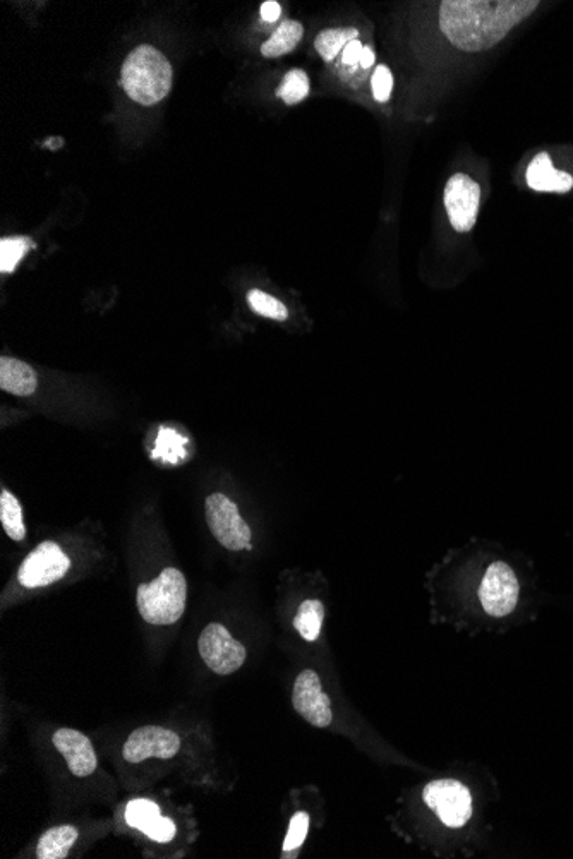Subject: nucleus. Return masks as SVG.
I'll return each instance as SVG.
<instances>
[{
	"label": "nucleus",
	"instance_id": "nucleus-9",
	"mask_svg": "<svg viewBox=\"0 0 573 859\" xmlns=\"http://www.w3.org/2000/svg\"><path fill=\"white\" fill-rule=\"evenodd\" d=\"M292 705L304 721L318 729H325L333 721L332 702L323 691L321 679L313 669L297 674L292 688Z\"/></svg>",
	"mask_w": 573,
	"mask_h": 859
},
{
	"label": "nucleus",
	"instance_id": "nucleus-29",
	"mask_svg": "<svg viewBox=\"0 0 573 859\" xmlns=\"http://www.w3.org/2000/svg\"><path fill=\"white\" fill-rule=\"evenodd\" d=\"M374 64V50L371 47H364L362 49L361 61H359V66L362 69H369V67Z\"/></svg>",
	"mask_w": 573,
	"mask_h": 859
},
{
	"label": "nucleus",
	"instance_id": "nucleus-23",
	"mask_svg": "<svg viewBox=\"0 0 573 859\" xmlns=\"http://www.w3.org/2000/svg\"><path fill=\"white\" fill-rule=\"evenodd\" d=\"M248 302L254 313L260 314L263 318L273 319V321H285L289 318V309L284 302L278 301L273 295L261 290H251L248 294Z\"/></svg>",
	"mask_w": 573,
	"mask_h": 859
},
{
	"label": "nucleus",
	"instance_id": "nucleus-27",
	"mask_svg": "<svg viewBox=\"0 0 573 859\" xmlns=\"http://www.w3.org/2000/svg\"><path fill=\"white\" fill-rule=\"evenodd\" d=\"M362 49H364V45L359 40L350 42L345 47L344 52H342V62H344L345 66H357L359 61H361Z\"/></svg>",
	"mask_w": 573,
	"mask_h": 859
},
{
	"label": "nucleus",
	"instance_id": "nucleus-7",
	"mask_svg": "<svg viewBox=\"0 0 573 859\" xmlns=\"http://www.w3.org/2000/svg\"><path fill=\"white\" fill-rule=\"evenodd\" d=\"M519 595V578L507 563L495 561L486 568L479 587L484 613L491 618H505L519 604Z\"/></svg>",
	"mask_w": 573,
	"mask_h": 859
},
{
	"label": "nucleus",
	"instance_id": "nucleus-12",
	"mask_svg": "<svg viewBox=\"0 0 573 859\" xmlns=\"http://www.w3.org/2000/svg\"><path fill=\"white\" fill-rule=\"evenodd\" d=\"M55 750L66 760L67 767L76 777H88L97 770L98 758L91 739L78 729L62 727L52 736Z\"/></svg>",
	"mask_w": 573,
	"mask_h": 859
},
{
	"label": "nucleus",
	"instance_id": "nucleus-11",
	"mask_svg": "<svg viewBox=\"0 0 573 859\" xmlns=\"http://www.w3.org/2000/svg\"><path fill=\"white\" fill-rule=\"evenodd\" d=\"M481 187L469 175L455 174L445 187V208L453 229L465 234L476 225Z\"/></svg>",
	"mask_w": 573,
	"mask_h": 859
},
{
	"label": "nucleus",
	"instance_id": "nucleus-25",
	"mask_svg": "<svg viewBox=\"0 0 573 859\" xmlns=\"http://www.w3.org/2000/svg\"><path fill=\"white\" fill-rule=\"evenodd\" d=\"M373 97L376 102L385 103L392 97L393 90V74L387 66H378L374 71L373 79Z\"/></svg>",
	"mask_w": 573,
	"mask_h": 859
},
{
	"label": "nucleus",
	"instance_id": "nucleus-8",
	"mask_svg": "<svg viewBox=\"0 0 573 859\" xmlns=\"http://www.w3.org/2000/svg\"><path fill=\"white\" fill-rule=\"evenodd\" d=\"M71 568V559L67 558L59 544L47 541L23 561L18 571V580L26 589H40L66 577Z\"/></svg>",
	"mask_w": 573,
	"mask_h": 859
},
{
	"label": "nucleus",
	"instance_id": "nucleus-26",
	"mask_svg": "<svg viewBox=\"0 0 573 859\" xmlns=\"http://www.w3.org/2000/svg\"><path fill=\"white\" fill-rule=\"evenodd\" d=\"M143 834L157 842H169L175 837V823L167 817L155 818L153 822L143 830Z\"/></svg>",
	"mask_w": 573,
	"mask_h": 859
},
{
	"label": "nucleus",
	"instance_id": "nucleus-22",
	"mask_svg": "<svg viewBox=\"0 0 573 859\" xmlns=\"http://www.w3.org/2000/svg\"><path fill=\"white\" fill-rule=\"evenodd\" d=\"M309 834V815L306 811H297L289 823V832L285 835L282 858H296L306 842Z\"/></svg>",
	"mask_w": 573,
	"mask_h": 859
},
{
	"label": "nucleus",
	"instance_id": "nucleus-21",
	"mask_svg": "<svg viewBox=\"0 0 573 859\" xmlns=\"http://www.w3.org/2000/svg\"><path fill=\"white\" fill-rule=\"evenodd\" d=\"M277 95L287 105H297V103L302 102L309 95L308 74L301 69L289 71L282 79V85L278 88Z\"/></svg>",
	"mask_w": 573,
	"mask_h": 859
},
{
	"label": "nucleus",
	"instance_id": "nucleus-4",
	"mask_svg": "<svg viewBox=\"0 0 573 859\" xmlns=\"http://www.w3.org/2000/svg\"><path fill=\"white\" fill-rule=\"evenodd\" d=\"M424 805L435 813L441 825L462 829L474 813L471 789L457 779H436L424 786Z\"/></svg>",
	"mask_w": 573,
	"mask_h": 859
},
{
	"label": "nucleus",
	"instance_id": "nucleus-13",
	"mask_svg": "<svg viewBox=\"0 0 573 859\" xmlns=\"http://www.w3.org/2000/svg\"><path fill=\"white\" fill-rule=\"evenodd\" d=\"M527 184L539 193H568L573 187V177L556 170L548 153H541L529 165Z\"/></svg>",
	"mask_w": 573,
	"mask_h": 859
},
{
	"label": "nucleus",
	"instance_id": "nucleus-19",
	"mask_svg": "<svg viewBox=\"0 0 573 859\" xmlns=\"http://www.w3.org/2000/svg\"><path fill=\"white\" fill-rule=\"evenodd\" d=\"M357 35L359 31L356 28H333V30L321 31L318 38L314 40V49L326 62H330L340 54V50H344L350 42L357 40Z\"/></svg>",
	"mask_w": 573,
	"mask_h": 859
},
{
	"label": "nucleus",
	"instance_id": "nucleus-14",
	"mask_svg": "<svg viewBox=\"0 0 573 859\" xmlns=\"http://www.w3.org/2000/svg\"><path fill=\"white\" fill-rule=\"evenodd\" d=\"M38 386L35 369L14 357L0 359V390L16 397H30Z\"/></svg>",
	"mask_w": 573,
	"mask_h": 859
},
{
	"label": "nucleus",
	"instance_id": "nucleus-17",
	"mask_svg": "<svg viewBox=\"0 0 573 859\" xmlns=\"http://www.w3.org/2000/svg\"><path fill=\"white\" fill-rule=\"evenodd\" d=\"M323 621H325V604L318 599H308L297 609L294 626L306 642H316L323 630Z\"/></svg>",
	"mask_w": 573,
	"mask_h": 859
},
{
	"label": "nucleus",
	"instance_id": "nucleus-24",
	"mask_svg": "<svg viewBox=\"0 0 573 859\" xmlns=\"http://www.w3.org/2000/svg\"><path fill=\"white\" fill-rule=\"evenodd\" d=\"M124 817L131 827L143 832L155 818L160 817V808H158L157 803H153L150 799H133L126 806Z\"/></svg>",
	"mask_w": 573,
	"mask_h": 859
},
{
	"label": "nucleus",
	"instance_id": "nucleus-18",
	"mask_svg": "<svg viewBox=\"0 0 573 859\" xmlns=\"http://www.w3.org/2000/svg\"><path fill=\"white\" fill-rule=\"evenodd\" d=\"M0 522L6 530L7 537L13 541H25L26 525L23 520V508L19 505L18 498L7 489L0 493Z\"/></svg>",
	"mask_w": 573,
	"mask_h": 859
},
{
	"label": "nucleus",
	"instance_id": "nucleus-6",
	"mask_svg": "<svg viewBox=\"0 0 573 859\" xmlns=\"http://www.w3.org/2000/svg\"><path fill=\"white\" fill-rule=\"evenodd\" d=\"M198 650L206 666L218 676L236 673L244 666L248 657L246 647L232 637L230 631L220 623H210L201 631Z\"/></svg>",
	"mask_w": 573,
	"mask_h": 859
},
{
	"label": "nucleus",
	"instance_id": "nucleus-1",
	"mask_svg": "<svg viewBox=\"0 0 573 859\" xmlns=\"http://www.w3.org/2000/svg\"><path fill=\"white\" fill-rule=\"evenodd\" d=\"M537 0H445L440 4V30L453 47L483 52L536 11Z\"/></svg>",
	"mask_w": 573,
	"mask_h": 859
},
{
	"label": "nucleus",
	"instance_id": "nucleus-28",
	"mask_svg": "<svg viewBox=\"0 0 573 859\" xmlns=\"http://www.w3.org/2000/svg\"><path fill=\"white\" fill-rule=\"evenodd\" d=\"M261 19L265 21V23H275L278 18H280V14H282V7L278 2H265L260 9Z\"/></svg>",
	"mask_w": 573,
	"mask_h": 859
},
{
	"label": "nucleus",
	"instance_id": "nucleus-3",
	"mask_svg": "<svg viewBox=\"0 0 573 859\" xmlns=\"http://www.w3.org/2000/svg\"><path fill=\"white\" fill-rule=\"evenodd\" d=\"M186 601V577L177 568H165L136 592L139 614L150 625H174L186 611Z\"/></svg>",
	"mask_w": 573,
	"mask_h": 859
},
{
	"label": "nucleus",
	"instance_id": "nucleus-20",
	"mask_svg": "<svg viewBox=\"0 0 573 859\" xmlns=\"http://www.w3.org/2000/svg\"><path fill=\"white\" fill-rule=\"evenodd\" d=\"M35 244L28 237H13V239H2L0 241V271L2 273H13L19 261L25 258L26 253L33 249Z\"/></svg>",
	"mask_w": 573,
	"mask_h": 859
},
{
	"label": "nucleus",
	"instance_id": "nucleus-15",
	"mask_svg": "<svg viewBox=\"0 0 573 859\" xmlns=\"http://www.w3.org/2000/svg\"><path fill=\"white\" fill-rule=\"evenodd\" d=\"M78 829L73 825H59L47 830L38 839V859H62L66 858L71 847L78 841Z\"/></svg>",
	"mask_w": 573,
	"mask_h": 859
},
{
	"label": "nucleus",
	"instance_id": "nucleus-5",
	"mask_svg": "<svg viewBox=\"0 0 573 859\" xmlns=\"http://www.w3.org/2000/svg\"><path fill=\"white\" fill-rule=\"evenodd\" d=\"M205 517L213 537L229 551H249L251 529L239 513L236 503L225 494L213 493L205 501Z\"/></svg>",
	"mask_w": 573,
	"mask_h": 859
},
{
	"label": "nucleus",
	"instance_id": "nucleus-10",
	"mask_svg": "<svg viewBox=\"0 0 573 859\" xmlns=\"http://www.w3.org/2000/svg\"><path fill=\"white\" fill-rule=\"evenodd\" d=\"M181 750L179 734L162 726H143L134 729L122 748V757L129 763H141L148 758L169 760Z\"/></svg>",
	"mask_w": 573,
	"mask_h": 859
},
{
	"label": "nucleus",
	"instance_id": "nucleus-2",
	"mask_svg": "<svg viewBox=\"0 0 573 859\" xmlns=\"http://www.w3.org/2000/svg\"><path fill=\"white\" fill-rule=\"evenodd\" d=\"M174 71L167 57L151 45H139L127 55L121 69V86L139 105L162 102L172 90Z\"/></svg>",
	"mask_w": 573,
	"mask_h": 859
},
{
	"label": "nucleus",
	"instance_id": "nucleus-16",
	"mask_svg": "<svg viewBox=\"0 0 573 859\" xmlns=\"http://www.w3.org/2000/svg\"><path fill=\"white\" fill-rule=\"evenodd\" d=\"M302 37H304V28H302L299 21H284L275 30L272 38L268 42L263 43L261 54L268 57V59H277V57H282V55L290 54L299 45Z\"/></svg>",
	"mask_w": 573,
	"mask_h": 859
}]
</instances>
